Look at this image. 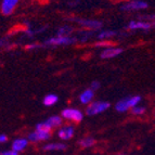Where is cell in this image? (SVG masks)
I'll use <instances>...</instances> for the list:
<instances>
[{"instance_id":"ba28073f","label":"cell","mask_w":155,"mask_h":155,"mask_svg":"<svg viewBox=\"0 0 155 155\" xmlns=\"http://www.w3.org/2000/svg\"><path fill=\"white\" fill-rule=\"evenodd\" d=\"M149 7L147 2L143 0H130L122 5V10L124 11H140L144 10Z\"/></svg>"},{"instance_id":"8992f818","label":"cell","mask_w":155,"mask_h":155,"mask_svg":"<svg viewBox=\"0 0 155 155\" xmlns=\"http://www.w3.org/2000/svg\"><path fill=\"white\" fill-rule=\"evenodd\" d=\"M77 38L72 36H54L47 39L45 45L47 46H68L75 44Z\"/></svg>"},{"instance_id":"ac0fdd59","label":"cell","mask_w":155,"mask_h":155,"mask_svg":"<svg viewBox=\"0 0 155 155\" xmlns=\"http://www.w3.org/2000/svg\"><path fill=\"white\" fill-rule=\"evenodd\" d=\"M73 31H74V27L70 25H64L57 31V36H71Z\"/></svg>"},{"instance_id":"44dd1931","label":"cell","mask_w":155,"mask_h":155,"mask_svg":"<svg viewBox=\"0 0 155 155\" xmlns=\"http://www.w3.org/2000/svg\"><path fill=\"white\" fill-rule=\"evenodd\" d=\"M97 47H103L104 49H106V48H110V47H113V44H112L111 41H105V40H101L100 42H98V44L96 45Z\"/></svg>"},{"instance_id":"4316f807","label":"cell","mask_w":155,"mask_h":155,"mask_svg":"<svg viewBox=\"0 0 155 155\" xmlns=\"http://www.w3.org/2000/svg\"><path fill=\"white\" fill-rule=\"evenodd\" d=\"M154 117H155V111H154Z\"/></svg>"},{"instance_id":"5bb4252c","label":"cell","mask_w":155,"mask_h":155,"mask_svg":"<svg viewBox=\"0 0 155 155\" xmlns=\"http://www.w3.org/2000/svg\"><path fill=\"white\" fill-rule=\"evenodd\" d=\"M63 120H64V119L62 118L61 115H52V116L48 117L45 122L50 127V129L53 130V129H57V128H60V127L62 126Z\"/></svg>"},{"instance_id":"9c48e42d","label":"cell","mask_w":155,"mask_h":155,"mask_svg":"<svg viewBox=\"0 0 155 155\" xmlns=\"http://www.w3.org/2000/svg\"><path fill=\"white\" fill-rule=\"evenodd\" d=\"M29 143L31 142L28 141L27 137H18V138H15V139L11 142L10 147L13 151L18 152V154H21L22 152H24V151L28 147Z\"/></svg>"},{"instance_id":"2e32d148","label":"cell","mask_w":155,"mask_h":155,"mask_svg":"<svg viewBox=\"0 0 155 155\" xmlns=\"http://www.w3.org/2000/svg\"><path fill=\"white\" fill-rule=\"evenodd\" d=\"M96 143H97V140L93 137H91V136L84 137L78 141V145L81 149H91V147H93L96 145Z\"/></svg>"},{"instance_id":"5b68a950","label":"cell","mask_w":155,"mask_h":155,"mask_svg":"<svg viewBox=\"0 0 155 155\" xmlns=\"http://www.w3.org/2000/svg\"><path fill=\"white\" fill-rule=\"evenodd\" d=\"M57 136L60 139V141H62V142L70 141L75 136V127L71 124L62 125L60 128H58Z\"/></svg>"},{"instance_id":"7c38bea8","label":"cell","mask_w":155,"mask_h":155,"mask_svg":"<svg viewBox=\"0 0 155 155\" xmlns=\"http://www.w3.org/2000/svg\"><path fill=\"white\" fill-rule=\"evenodd\" d=\"M152 27V23L147 21H131L127 28L130 31H149Z\"/></svg>"},{"instance_id":"30bf717a","label":"cell","mask_w":155,"mask_h":155,"mask_svg":"<svg viewBox=\"0 0 155 155\" xmlns=\"http://www.w3.org/2000/svg\"><path fill=\"white\" fill-rule=\"evenodd\" d=\"M18 1L20 0H2L1 5H0V11H1V13L5 16L11 15L14 12V10H15Z\"/></svg>"},{"instance_id":"9a60e30c","label":"cell","mask_w":155,"mask_h":155,"mask_svg":"<svg viewBox=\"0 0 155 155\" xmlns=\"http://www.w3.org/2000/svg\"><path fill=\"white\" fill-rule=\"evenodd\" d=\"M93 97H94V91L92 89H86L83 92L79 94V101L81 104H90L91 101H92Z\"/></svg>"},{"instance_id":"7a4b0ae2","label":"cell","mask_w":155,"mask_h":155,"mask_svg":"<svg viewBox=\"0 0 155 155\" xmlns=\"http://www.w3.org/2000/svg\"><path fill=\"white\" fill-rule=\"evenodd\" d=\"M111 104L107 102V101H94V102H91L90 104L87 105L86 107V114L88 116H96L99 114L104 113L105 111L110 109Z\"/></svg>"},{"instance_id":"277c9868","label":"cell","mask_w":155,"mask_h":155,"mask_svg":"<svg viewBox=\"0 0 155 155\" xmlns=\"http://www.w3.org/2000/svg\"><path fill=\"white\" fill-rule=\"evenodd\" d=\"M52 138V131L42 129H36L31 131L27 134V139L31 143H40V142H47Z\"/></svg>"},{"instance_id":"8fae6325","label":"cell","mask_w":155,"mask_h":155,"mask_svg":"<svg viewBox=\"0 0 155 155\" xmlns=\"http://www.w3.org/2000/svg\"><path fill=\"white\" fill-rule=\"evenodd\" d=\"M42 151L45 152H61L67 149V145L62 141H55V142H48L42 145Z\"/></svg>"},{"instance_id":"83f0119b","label":"cell","mask_w":155,"mask_h":155,"mask_svg":"<svg viewBox=\"0 0 155 155\" xmlns=\"http://www.w3.org/2000/svg\"><path fill=\"white\" fill-rule=\"evenodd\" d=\"M0 65H1V63H0Z\"/></svg>"},{"instance_id":"6da1fadb","label":"cell","mask_w":155,"mask_h":155,"mask_svg":"<svg viewBox=\"0 0 155 155\" xmlns=\"http://www.w3.org/2000/svg\"><path fill=\"white\" fill-rule=\"evenodd\" d=\"M141 102V97L140 96H131L127 97L122 100H119L116 104H115V110L118 113H126L130 110L131 111L132 107H134L136 105L140 104Z\"/></svg>"},{"instance_id":"4fadbf2b","label":"cell","mask_w":155,"mask_h":155,"mask_svg":"<svg viewBox=\"0 0 155 155\" xmlns=\"http://www.w3.org/2000/svg\"><path fill=\"white\" fill-rule=\"evenodd\" d=\"M123 52L122 48H116V47H110V48H106L103 49L100 53V58L103 60L107 59H113V58H116L117 55H119Z\"/></svg>"},{"instance_id":"d4e9b609","label":"cell","mask_w":155,"mask_h":155,"mask_svg":"<svg viewBox=\"0 0 155 155\" xmlns=\"http://www.w3.org/2000/svg\"><path fill=\"white\" fill-rule=\"evenodd\" d=\"M7 141H8V136L5 134H0V145L5 144Z\"/></svg>"},{"instance_id":"52a82bcc","label":"cell","mask_w":155,"mask_h":155,"mask_svg":"<svg viewBox=\"0 0 155 155\" xmlns=\"http://www.w3.org/2000/svg\"><path fill=\"white\" fill-rule=\"evenodd\" d=\"M72 22H75L78 25L83 26L85 28L90 29V31H97V29L102 27V23L98 20H88V18H71Z\"/></svg>"},{"instance_id":"603a6c76","label":"cell","mask_w":155,"mask_h":155,"mask_svg":"<svg viewBox=\"0 0 155 155\" xmlns=\"http://www.w3.org/2000/svg\"><path fill=\"white\" fill-rule=\"evenodd\" d=\"M44 47L42 45H38V44H31V45H28V46L26 47V49L28 50H35V49H39V48H41Z\"/></svg>"},{"instance_id":"d6986e66","label":"cell","mask_w":155,"mask_h":155,"mask_svg":"<svg viewBox=\"0 0 155 155\" xmlns=\"http://www.w3.org/2000/svg\"><path fill=\"white\" fill-rule=\"evenodd\" d=\"M116 36V31H102L98 34V39L100 40H105V39H109L112 38V37Z\"/></svg>"},{"instance_id":"484cf974","label":"cell","mask_w":155,"mask_h":155,"mask_svg":"<svg viewBox=\"0 0 155 155\" xmlns=\"http://www.w3.org/2000/svg\"><path fill=\"white\" fill-rule=\"evenodd\" d=\"M118 155H126V154H118Z\"/></svg>"},{"instance_id":"e0dca14e","label":"cell","mask_w":155,"mask_h":155,"mask_svg":"<svg viewBox=\"0 0 155 155\" xmlns=\"http://www.w3.org/2000/svg\"><path fill=\"white\" fill-rule=\"evenodd\" d=\"M58 98L57 94H53V93H50V94H47V96L44 97L42 99V103H44L45 106H53L58 103Z\"/></svg>"},{"instance_id":"3957f363","label":"cell","mask_w":155,"mask_h":155,"mask_svg":"<svg viewBox=\"0 0 155 155\" xmlns=\"http://www.w3.org/2000/svg\"><path fill=\"white\" fill-rule=\"evenodd\" d=\"M61 116L64 120L78 124V123L83 122L84 113L76 107H66L61 112Z\"/></svg>"},{"instance_id":"cb8c5ba5","label":"cell","mask_w":155,"mask_h":155,"mask_svg":"<svg viewBox=\"0 0 155 155\" xmlns=\"http://www.w3.org/2000/svg\"><path fill=\"white\" fill-rule=\"evenodd\" d=\"M100 88V83L99 81H92L90 85V89H92L93 91L98 90V89Z\"/></svg>"},{"instance_id":"7402d4cb","label":"cell","mask_w":155,"mask_h":155,"mask_svg":"<svg viewBox=\"0 0 155 155\" xmlns=\"http://www.w3.org/2000/svg\"><path fill=\"white\" fill-rule=\"evenodd\" d=\"M0 155H20L18 152H15V151H13L12 149H7V150H2L0 151Z\"/></svg>"},{"instance_id":"ffe728a7","label":"cell","mask_w":155,"mask_h":155,"mask_svg":"<svg viewBox=\"0 0 155 155\" xmlns=\"http://www.w3.org/2000/svg\"><path fill=\"white\" fill-rule=\"evenodd\" d=\"M145 111H147L145 106L138 104V105H136L134 107L131 109V114L134 115V116H141V115H143V114L145 113Z\"/></svg>"}]
</instances>
